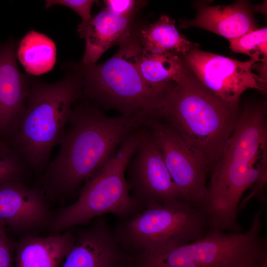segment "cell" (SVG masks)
Segmentation results:
<instances>
[{"instance_id":"cell-1","label":"cell","mask_w":267,"mask_h":267,"mask_svg":"<svg viewBox=\"0 0 267 267\" xmlns=\"http://www.w3.org/2000/svg\"><path fill=\"white\" fill-rule=\"evenodd\" d=\"M205 199L200 207L209 230L242 232L239 207L254 197L265 200L267 180V104H246L211 170Z\"/></svg>"},{"instance_id":"cell-2","label":"cell","mask_w":267,"mask_h":267,"mask_svg":"<svg viewBox=\"0 0 267 267\" xmlns=\"http://www.w3.org/2000/svg\"><path fill=\"white\" fill-rule=\"evenodd\" d=\"M142 126L122 115L108 116L94 104L77 101L70 111L59 149L43 171L44 194H72L115 154L122 142Z\"/></svg>"},{"instance_id":"cell-3","label":"cell","mask_w":267,"mask_h":267,"mask_svg":"<svg viewBox=\"0 0 267 267\" xmlns=\"http://www.w3.org/2000/svg\"><path fill=\"white\" fill-rule=\"evenodd\" d=\"M139 28L109 59L99 64L65 63L61 69L79 75L82 84L80 100L89 101L100 109H114L121 115L144 125L150 118H157L164 99L144 82L139 72L141 50Z\"/></svg>"},{"instance_id":"cell-4","label":"cell","mask_w":267,"mask_h":267,"mask_svg":"<svg viewBox=\"0 0 267 267\" xmlns=\"http://www.w3.org/2000/svg\"><path fill=\"white\" fill-rule=\"evenodd\" d=\"M240 114L239 106L213 94L188 68L181 81L167 93L158 118L170 125L200 154L211 171Z\"/></svg>"},{"instance_id":"cell-5","label":"cell","mask_w":267,"mask_h":267,"mask_svg":"<svg viewBox=\"0 0 267 267\" xmlns=\"http://www.w3.org/2000/svg\"><path fill=\"white\" fill-rule=\"evenodd\" d=\"M60 80L47 83L30 76L24 111L8 140L28 167L43 172L59 144L74 104L80 99L79 75L70 70Z\"/></svg>"},{"instance_id":"cell-6","label":"cell","mask_w":267,"mask_h":267,"mask_svg":"<svg viewBox=\"0 0 267 267\" xmlns=\"http://www.w3.org/2000/svg\"><path fill=\"white\" fill-rule=\"evenodd\" d=\"M264 207L245 232L209 230L200 238L165 252L133 255L128 267H263L267 241L261 234Z\"/></svg>"},{"instance_id":"cell-7","label":"cell","mask_w":267,"mask_h":267,"mask_svg":"<svg viewBox=\"0 0 267 267\" xmlns=\"http://www.w3.org/2000/svg\"><path fill=\"white\" fill-rule=\"evenodd\" d=\"M139 129L128 136L110 160L86 181L77 200L61 209L53 219L49 225L52 234L89 224L106 214L123 220L142 210L131 196L125 177L127 165L137 146Z\"/></svg>"},{"instance_id":"cell-8","label":"cell","mask_w":267,"mask_h":267,"mask_svg":"<svg viewBox=\"0 0 267 267\" xmlns=\"http://www.w3.org/2000/svg\"><path fill=\"white\" fill-rule=\"evenodd\" d=\"M131 256L171 250L203 237L209 230L199 207L184 201L158 204L120 220L113 229Z\"/></svg>"},{"instance_id":"cell-9","label":"cell","mask_w":267,"mask_h":267,"mask_svg":"<svg viewBox=\"0 0 267 267\" xmlns=\"http://www.w3.org/2000/svg\"><path fill=\"white\" fill-rule=\"evenodd\" d=\"M126 172L130 195L142 210L183 201L167 169L160 147L144 125L139 129L137 146Z\"/></svg>"},{"instance_id":"cell-10","label":"cell","mask_w":267,"mask_h":267,"mask_svg":"<svg viewBox=\"0 0 267 267\" xmlns=\"http://www.w3.org/2000/svg\"><path fill=\"white\" fill-rule=\"evenodd\" d=\"M182 57L201 84L226 102L239 106L241 94L248 89L267 91V81L252 71L256 62L251 59L240 61L201 50L197 45Z\"/></svg>"},{"instance_id":"cell-11","label":"cell","mask_w":267,"mask_h":267,"mask_svg":"<svg viewBox=\"0 0 267 267\" xmlns=\"http://www.w3.org/2000/svg\"><path fill=\"white\" fill-rule=\"evenodd\" d=\"M144 125L160 147L183 200L200 208L207 194L206 178L209 170L204 159L162 119L150 118Z\"/></svg>"},{"instance_id":"cell-12","label":"cell","mask_w":267,"mask_h":267,"mask_svg":"<svg viewBox=\"0 0 267 267\" xmlns=\"http://www.w3.org/2000/svg\"><path fill=\"white\" fill-rule=\"evenodd\" d=\"M81 229L62 267H128L132 256L120 245L104 216Z\"/></svg>"},{"instance_id":"cell-13","label":"cell","mask_w":267,"mask_h":267,"mask_svg":"<svg viewBox=\"0 0 267 267\" xmlns=\"http://www.w3.org/2000/svg\"><path fill=\"white\" fill-rule=\"evenodd\" d=\"M53 220L45 195L39 187H30L22 179L0 184V222L6 228L29 232L50 225Z\"/></svg>"},{"instance_id":"cell-14","label":"cell","mask_w":267,"mask_h":267,"mask_svg":"<svg viewBox=\"0 0 267 267\" xmlns=\"http://www.w3.org/2000/svg\"><path fill=\"white\" fill-rule=\"evenodd\" d=\"M17 42L0 44V138L8 141L21 117L30 89V78L17 63Z\"/></svg>"},{"instance_id":"cell-15","label":"cell","mask_w":267,"mask_h":267,"mask_svg":"<svg viewBox=\"0 0 267 267\" xmlns=\"http://www.w3.org/2000/svg\"><path fill=\"white\" fill-rule=\"evenodd\" d=\"M197 13L192 20L181 22L184 28H202L221 35L228 41L256 29L249 3L238 0L227 5L211 6L197 3Z\"/></svg>"},{"instance_id":"cell-16","label":"cell","mask_w":267,"mask_h":267,"mask_svg":"<svg viewBox=\"0 0 267 267\" xmlns=\"http://www.w3.org/2000/svg\"><path fill=\"white\" fill-rule=\"evenodd\" d=\"M133 22L104 8L86 25H79L78 32L86 44L81 63L95 64L109 47L123 44L134 29Z\"/></svg>"},{"instance_id":"cell-17","label":"cell","mask_w":267,"mask_h":267,"mask_svg":"<svg viewBox=\"0 0 267 267\" xmlns=\"http://www.w3.org/2000/svg\"><path fill=\"white\" fill-rule=\"evenodd\" d=\"M75 240L69 229L47 237H23L16 243L15 267H59Z\"/></svg>"},{"instance_id":"cell-18","label":"cell","mask_w":267,"mask_h":267,"mask_svg":"<svg viewBox=\"0 0 267 267\" xmlns=\"http://www.w3.org/2000/svg\"><path fill=\"white\" fill-rule=\"evenodd\" d=\"M138 68L145 84L163 99L168 91L181 81L188 70L181 55L156 53L142 48Z\"/></svg>"},{"instance_id":"cell-19","label":"cell","mask_w":267,"mask_h":267,"mask_svg":"<svg viewBox=\"0 0 267 267\" xmlns=\"http://www.w3.org/2000/svg\"><path fill=\"white\" fill-rule=\"evenodd\" d=\"M139 37L143 49L156 53L183 55L194 45L178 31L175 21L164 14L155 22L139 28Z\"/></svg>"},{"instance_id":"cell-20","label":"cell","mask_w":267,"mask_h":267,"mask_svg":"<svg viewBox=\"0 0 267 267\" xmlns=\"http://www.w3.org/2000/svg\"><path fill=\"white\" fill-rule=\"evenodd\" d=\"M16 56L27 73L38 76L53 68L56 48L54 42L45 35L31 30L18 44Z\"/></svg>"},{"instance_id":"cell-21","label":"cell","mask_w":267,"mask_h":267,"mask_svg":"<svg viewBox=\"0 0 267 267\" xmlns=\"http://www.w3.org/2000/svg\"><path fill=\"white\" fill-rule=\"evenodd\" d=\"M229 42L232 51L246 54L256 63L262 62L267 66V27L252 30Z\"/></svg>"},{"instance_id":"cell-22","label":"cell","mask_w":267,"mask_h":267,"mask_svg":"<svg viewBox=\"0 0 267 267\" xmlns=\"http://www.w3.org/2000/svg\"><path fill=\"white\" fill-rule=\"evenodd\" d=\"M28 169L9 142L0 138V184L13 179L23 180Z\"/></svg>"},{"instance_id":"cell-23","label":"cell","mask_w":267,"mask_h":267,"mask_svg":"<svg viewBox=\"0 0 267 267\" xmlns=\"http://www.w3.org/2000/svg\"><path fill=\"white\" fill-rule=\"evenodd\" d=\"M96 1L93 0H46L45 8H49L55 5L68 7L75 11L81 17L80 25H86L92 18L91 9Z\"/></svg>"},{"instance_id":"cell-24","label":"cell","mask_w":267,"mask_h":267,"mask_svg":"<svg viewBox=\"0 0 267 267\" xmlns=\"http://www.w3.org/2000/svg\"><path fill=\"white\" fill-rule=\"evenodd\" d=\"M104 8L133 20L137 11L145 4L146 1L135 0H103Z\"/></svg>"},{"instance_id":"cell-25","label":"cell","mask_w":267,"mask_h":267,"mask_svg":"<svg viewBox=\"0 0 267 267\" xmlns=\"http://www.w3.org/2000/svg\"><path fill=\"white\" fill-rule=\"evenodd\" d=\"M16 243L7 235L6 228L0 222V267H15Z\"/></svg>"},{"instance_id":"cell-26","label":"cell","mask_w":267,"mask_h":267,"mask_svg":"<svg viewBox=\"0 0 267 267\" xmlns=\"http://www.w3.org/2000/svg\"><path fill=\"white\" fill-rule=\"evenodd\" d=\"M267 267V266H264V267Z\"/></svg>"}]
</instances>
